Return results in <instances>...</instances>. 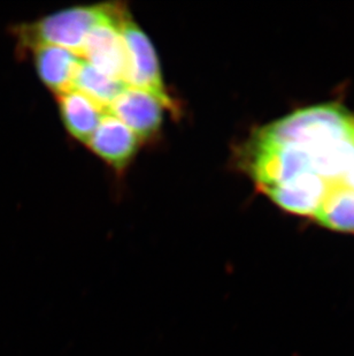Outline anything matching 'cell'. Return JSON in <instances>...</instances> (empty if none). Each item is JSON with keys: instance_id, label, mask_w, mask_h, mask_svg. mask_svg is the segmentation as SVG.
<instances>
[{"instance_id": "11", "label": "cell", "mask_w": 354, "mask_h": 356, "mask_svg": "<svg viewBox=\"0 0 354 356\" xmlns=\"http://www.w3.org/2000/svg\"><path fill=\"white\" fill-rule=\"evenodd\" d=\"M313 218L324 229L354 232V189L343 182H329Z\"/></svg>"}, {"instance_id": "12", "label": "cell", "mask_w": 354, "mask_h": 356, "mask_svg": "<svg viewBox=\"0 0 354 356\" xmlns=\"http://www.w3.org/2000/svg\"><path fill=\"white\" fill-rule=\"evenodd\" d=\"M127 87V84L110 78L98 71L85 60L81 61L74 81V90L80 91L87 97L96 102L107 111L117 95Z\"/></svg>"}, {"instance_id": "8", "label": "cell", "mask_w": 354, "mask_h": 356, "mask_svg": "<svg viewBox=\"0 0 354 356\" xmlns=\"http://www.w3.org/2000/svg\"><path fill=\"white\" fill-rule=\"evenodd\" d=\"M327 187L328 182L324 179L307 171L261 192L285 211L313 217Z\"/></svg>"}, {"instance_id": "10", "label": "cell", "mask_w": 354, "mask_h": 356, "mask_svg": "<svg viewBox=\"0 0 354 356\" xmlns=\"http://www.w3.org/2000/svg\"><path fill=\"white\" fill-rule=\"evenodd\" d=\"M58 102L68 133L77 141L87 145L106 115V110L77 90L59 95Z\"/></svg>"}, {"instance_id": "4", "label": "cell", "mask_w": 354, "mask_h": 356, "mask_svg": "<svg viewBox=\"0 0 354 356\" xmlns=\"http://www.w3.org/2000/svg\"><path fill=\"white\" fill-rule=\"evenodd\" d=\"M246 165L260 191L311 171L307 155L303 149L290 143L271 141L258 133L248 147Z\"/></svg>"}, {"instance_id": "9", "label": "cell", "mask_w": 354, "mask_h": 356, "mask_svg": "<svg viewBox=\"0 0 354 356\" xmlns=\"http://www.w3.org/2000/svg\"><path fill=\"white\" fill-rule=\"evenodd\" d=\"M38 78L58 95L74 90V81L81 61L78 54L62 47L44 45L31 51Z\"/></svg>"}, {"instance_id": "6", "label": "cell", "mask_w": 354, "mask_h": 356, "mask_svg": "<svg viewBox=\"0 0 354 356\" xmlns=\"http://www.w3.org/2000/svg\"><path fill=\"white\" fill-rule=\"evenodd\" d=\"M165 108L153 95L127 86L117 95L107 112L130 128L140 140H149L160 129Z\"/></svg>"}, {"instance_id": "3", "label": "cell", "mask_w": 354, "mask_h": 356, "mask_svg": "<svg viewBox=\"0 0 354 356\" xmlns=\"http://www.w3.org/2000/svg\"><path fill=\"white\" fill-rule=\"evenodd\" d=\"M120 29L127 50L126 84L153 95L171 112L177 111L174 99L165 87L160 65L150 38L135 22L127 8L121 14Z\"/></svg>"}, {"instance_id": "2", "label": "cell", "mask_w": 354, "mask_h": 356, "mask_svg": "<svg viewBox=\"0 0 354 356\" xmlns=\"http://www.w3.org/2000/svg\"><path fill=\"white\" fill-rule=\"evenodd\" d=\"M354 129V115L341 105L320 104L292 112L258 131L275 142L297 145L304 152L343 138Z\"/></svg>"}, {"instance_id": "13", "label": "cell", "mask_w": 354, "mask_h": 356, "mask_svg": "<svg viewBox=\"0 0 354 356\" xmlns=\"http://www.w3.org/2000/svg\"><path fill=\"white\" fill-rule=\"evenodd\" d=\"M342 182H343L344 185L348 186V187H351V188L354 189V165L352 166L351 170L348 172V175H345Z\"/></svg>"}, {"instance_id": "5", "label": "cell", "mask_w": 354, "mask_h": 356, "mask_svg": "<svg viewBox=\"0 0 354 356\" xmlns=\"http://www.w3.org/2000/svg\"><path fill=\"white\" fill-rule=\"evenodd\" d=\"M124 8L120 3H108L104 17L87 34L81 58L110 78L126 83L127 50L120 29Z\"/></svg>"}, {"instance_id": "1", "label": "cell", "mask_w": 354, "mask_h": 356, "mask_svg": "<svg viewBox=\"0 0 354 356\" xmlns=\"http://www.w3.org/2000/svg\"><path fill=\"white\" fill-rule=\"evenodd\" d=\"M107 8L108 3L73 7L33 22L13 26L10 33L17 40V54L24 56L36 47L52 45L71 51L81 57L87 34L104 17Z\"/></svg>"}, {"instance_id": "7", "label": "cell", "mask_w": 354, "mask_h": 356, "mask_svg": "<svg viewBox=\"0 0 354 356\" xmlns=\"http://www.w3.org/2000/svg\"><path fill=\"white\" fill-rule=\"evenodd\" d=\"M140 141L130 128L106 112L87 145L94 155L121 171L137 152Z\"/></svg>"}]
</instances>
